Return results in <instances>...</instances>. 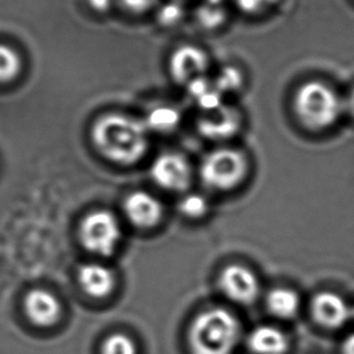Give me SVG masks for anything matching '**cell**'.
<instances>
[{"label": "cell", "instance_id": "6da1fadb", "mask_svg": "<svg viewBox=\"0 0 354 354\" xmlns=\"http://www.w3.org/2000/svg\"><path fill=\"white\" fill-rule=\"evenodd\" d=\"M148 133L143 120L127 114L106 113L95 120L90 138L102 157L131 165L147 152Z\"/></svg>", "mask_w": 354, "mask_h": 354}, {"label": "cell", "instance_id": "7a4b0ae2", "mask_svg": "<svg viewBox=\"0 0 354 354\" xmlns=\"http://www.w3.org/2000/svg\"><path fill=\"white\" fill-rule=\"evenodd\" d=\"M241 323L222 308L205 310L193 322L189 346L193 354H232L241 339Z\"/></svg>", "mask_w": 354, "mask_h": 354}, {"label": "cell", "instance_id": "3957f363", "mask_svg": "<svg viewBox=\"0 0 354 354\" xmlns=\"http://www.w3.org/2000/svg\"><path fill=\"white\" fill-rule=\"evenodd\" d=\"M292 104L301 124L315 131L333 127L344 112V101L319 80L302 84L296 90Z\"/></svg>", "mask_w": 354, "mask_h": 354}, {"label": "cell", "instance_id": "277c9868", "mask_svg": "<svg viewBox=\"0 0 354 354\" xmlns=\"http://www.w3.org/2000/svg\"><path fill=\"white\" fill-rule=\"evenodd\" d=\"M248 172V159L234 148H218L203 159L201 176L207 187L230 191L243 181Z\"/></svg>", "mask_w": 354, "mask_h": 354}, {"label": "cell", "instance_id": "5b68a950", "mask_svg": "<svg viewBox=\"0 0 354 354\" xmlns=\"http://www.w3.org/2000/svg\"><path fill=\"white\" fill-rule=\"evenodd\" d=\"M122 231L117 217L106 210L88 214L80 227V238L86 250L111 255L120 241Z\"/></svg>", "mask_w": 354, "mask_h": 354}, {"label": "cell", "instance_id": "8992f818", "mask_svg": "<svg viewBox=\"0 0 354 354\" xmlns=\"http://www.w3.org/2000/svg\"><path fill=\"white\" fill-rule=\"evenodd\" d=\"M209 64V56L204 50L194 45H183L170 56L169 73L175 83L187 86L205 77Z\"/></svg>", "mask_w": 354, "mask_h": 354}, {"label": "cell", "instance_id": "52a82bcc", "mask_svg": "<svg viewBox=\"0 0 354 354\" xmlns=\"http://www.w3.org/2000/svg\"><path fill=\"white\" fill-rule=\"evenodd\" d=\"M154 183L167 191L180 192L191 183L192 170L187 159L178 153H162L151 167Z\"/></svg>", "mask_w": 354, "mask_h": 354}, {"label": "cell", "instance_id": "ba28073f", "mask_svg": "<svg viewBox=\"0 0 354 354\" xmlns=\"http://www.w3.org/2000/svg\"><path fill=\"white\" fill-rule=\"evenodd\" d=\"M241 127L239 111L223 104L216 109L204 111L197 120L199 133L212 141H225L233 138Z\"/></svg>", "mask_w": 354, "mask_h": 354}, {"label": "cell", "instance_id": "9c48e42d", "mask_svg": "<svg viewBox=\"0 0 354 354\" xmlns=\"http://www.w3.org/2000/svg\"><path fill=\"white\" fill-rule=\"evenodd\" d=\"M220 288L230 300L241 305H250L259 296L260 283L249 268L231 265L222 271Z\"/></svg>", "mask_w": 354, "mask_h": 354}, {"label": "cell", "instance_id": "30bf717a", "mask_svg": "<svg viewBox=\"0 0 354 354\" xmlns=\"http://www.w3.org/2000/svg\"><path fill=\"white\" fill-rule=\"evenodd\" d=\"M312 313L317 323L328 329L341 328L352 317L348 304L334 292H320L312 301Z\"/></svg>", "mask_w": 354, "mask_h": 354}, {"label": "cell", "instance_id": "8fae6325", "mask_svg": "<svg viewBox=\"0 0 354 354\" xmlns=\"http://www.w3.org/2000/svg\"><path fill=\"white\" fill-rule=\"evenodd\" d=\"M124 210L133 225L143 228L156 226L162 218V204L146 192H135L129 196Z\"/></svg>", "mask_w": 354, "mask_h": 354}, {"label": "cell", "instance_id": "7c38bea8", "mask_svg": "<svg viewBox=\"0 0 354 354\" xmlns=\"http://www.w3.org/2000/svg\"><path fill=\"white\" fill-rule=\"evenodd\" d=\"M27 317L38 326H51L59 320L61 305L49 291L35 289L27 294L25 300Z\"/></svg>", "mask_w": 354, "mask_h": 354}, {"label": "cell", "instance_id": "4fadbf2b", "mask_svg": "<svg viewBox=\"0 0 354 354\" xmlns=\"http://www.w3.org/2000/svg\"><path fill=\"white\" fill-rule=\"evenodd\" d=\"M78 278L83 290L93 297H106L113 290V272L106 266L99 263L82 266Z\"/></svg>", "mask_w": 354, "mask_h": 354}, {"label": "cell", "instance_id": "5bb4252c", "mask_svg": "<svg viewBox=\"0 0 354 354\" xmlns=\"http://www.w3.org/2000/svg\"><path fill=\"white\" fill-rule=\"evenodd\" d=\"M248 344L255 354H286L289 349L286 335L271 325H261L252 330Z\"/></svg>", "mask_w": 354, "mask_h": 354}, {"label": "cell", "instance_id": "9a60e30c", "mask_svg": "<svg viewBox=\"0 0 354 354\" xmlns=\"http://www.w3.org/2000/svg\"><path fill=\"white\" fill-rule=\"evenodd\" d=\"M267 307L272 315L278 318L290 319L295 317L300 308V297L295 291L286 288H278L267 296Z\"/></svg>", "mask_w": 354, "mask_h": 354}, {"label": "cell", "instance_id": "2e32d148", "mask_svg": "<svg viewBox=\"0 0 354 354\" xmlns=\"http://www.w3.org/2000/svg\"><path fill=\"white\" fill-rule=\"evenodd\" d=\"M143 123L148 131L172 133L181 123V113L171 106H158L148 112Z\"/></svg>", "mask_w": 354, "mask_h": 354}, {"label": "cell", "instance_id": "e0dca14e", "mask_svg": "<svg viewBox=\"0 0 354 354\" xmlns=\"http://www.w3.org/2000/svg\"><path fill=\"white\" fill-rule=\"evenodd\" d=\"M24 62L10 45L0 43V84L12 83L20 77Z\"/></svg>", "mask_w": 354, "mask_h": 354}, {"label": "cell", "instance_id": "ac0fdd59", "mask_svg": "<svg viewBox=\"0 0 354 354\" xmlns=\"http://www.w3.org/2000/svg\"><path fill=\"white\" fill-rule=\"evenodd\" d=\"M178 209L183 215H186L187 217L199 218L207 214L209 210V203H207V198L203 197L197 193H192V194H188L183 198L180 203Z\"/></svg>", "mask_w": 354, "mask_h": 354}, {"label": "cell", "instance_id": "d6986e66", "mask_svg": "<svg viewBox=\"0 0 354 354\" xmlns=\"http://www.w3.org/2000/svg\"><path fill=\"white\" fill-rule=\"evenodd\" d=\"M102 354H138L133 339L124 334L111 335L104 341Z\"/></svg>", "mask_w": 354, "mask_h": 354}, {"label": "cell", "instance_id": "ffe728a7", "mask_svg": "<svg viewBox=\"0 0 354 354\" xmlns=\"http://www.w3.org/2000/svg\"><path fill=\"white\" fill-rule=\"evenodd\" d=\"M243 83L241 73L238 69L233 67L222 69L221 73L218 74L216 82H215V88L220 94L223 95L225 93H233L241 88Z\"/></svg>", "mask_w": 354, "mask_h": 354}, {"label": "cell", "instance_id": "44dd1931", "mask_svg": "<svg viewBox=\"0 0 354 354\" xmlns=\"http://www.w3.org/2000/svg\"><path fill=\"white\" fill-rule=\"evenodd\" d=\"M183 6L177 3H167L159 9L157 20L162 27H174L183 20Z\"/></svg>", "mask_w": 354, "mask_h": 354}, {"label": "cell", "instance_id": "7402d4cb", "mask_svg": "<svg viewBox=\"0 0 354 354\" xmlns=\"http://www.w3.org/2000/svg\"><path fill=\"white\" fill-rule=\"evenodd\" d=\"M214 6L216 4L209 3V6L201 8L197 11L198 21L205 28H215L217 26L222 25L225 19V11L214 8Z\"/></svg>", "mask_w": 354, "mask_h": 354}, {"label": "cell", "instance_id": "603a6c76", "mask_svg": "<svg viewBox=\"0 0 354 354\" xmlns=\"http://www.w3.org/2000/svg\"><path fill=\"white\" fill-rule=\"evenodd\" d=\"M238 10L246 15H257L267 10L276 0H231Z\"/></svg>", "mask_w": 354, "mask_h": 354}, {"label": "cell", "instance_id": "cb8c5ba5", "mask_svg": "<svg viewBox=\"0 0 354 354\" xmlns=\"http://www.w3.org/2000/svg\"><path fill=\"white\" fill-rule=\"evenodd\" d=\"M120 3L133 15H143L157 4V0H120Z\"/></svg>", "mask_w": 354, "mask_h": 354}, {"label": "cell", "instance_id": "d4e9b609", "mask_svg": "<svg viewBox=\"0 0 354 354\" xmlns=\"http://www.w3.org/2000/svg\"><path fill=\"white\" fill-rule=\"evenodd\" d=\"M88 6L96 12H106L112 6V0H88Z\"/></svg>", "mask_w": 354, "mask_h": 354}, {"label": "cell", "instance_id": "484cf974", "mask_svg": "<svg viewBox=\"0 0 354 354\" xmlns=\"http://www.w3.org/2000/svg\"><path fill=\"white\" fill-rule=\"evenodd\" d=\"M344 111L354 119V88L349 93L347 99L344 101Z\"/></svg>", "mask_w": 354, "mask_h": 354}, {"label": "cell", "instance_id": "4316f807", "mask_svg": "<svg viewBox=\"0 0 354 354\" xmlns=\"http://www.w3.org/2000/svg\"><path fill=\"white\" fill-rule=\"evenodd\" d=\"M342 353L354 354V334L351 335L348 339L344 341V347H342Z\"/></svg>", "mask_w": 354, "mask_h": 354}, {"label": "cell", "instance_id": "83f0119b", "mask_svg": "<svg viewBox=\"0 0 354 354\" xmlns=\"http://www.w3.org/2000/svg\"><path fill=\"white\" fill-rule=\"evenodd\" d=\"M352 315H354V308L352 310Z\"/></svg>", "mask_w": 354, "mask_h": 354}]
</instances>
